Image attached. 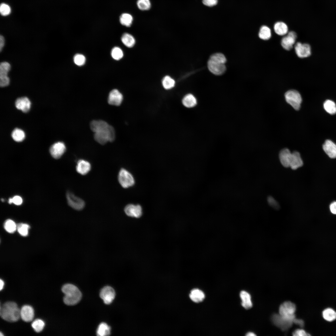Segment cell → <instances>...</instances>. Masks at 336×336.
I'll return each mask as SVG.
<instances>
[{"label":"cell","instance_id":"obj_15","mask_svg":"<svg viewBox=\"0 0 336 336\" xmlns=\"http://www.w3.org/2000/svg\"><path fill=\"white\" fill-rule=\"evenodd\" d=\"M66 147L64 144L62 142H58L52 145L50 148V152L54 158H59L65 152Z\"/></svg>","mask_w":336,"mask_h":336},{"label":"cell","instance_id":"obj_10","mask_svg":"<svg viewBox=\"0 0 336 336\" xmlns=\"http://www.w3.org/2000/svg\"><path fill=\"white\" fill-rule=\"evenodd\" d=\"M10 68V65L7 62H2L0 63V85L1 87L7 86L9 84L10 79L7 76V74Z\"/></svg>","mask_w":336,"mask_h":336},{"label":"cell","instance_id":"obj_48","mask_svg":"<svg viewBox=\"0 0 336 336\" xmlns=\"http://www.w3.org/2000/svg\"><path fill=\"white\" fill-rule=\"evenodd\" d=\"M5 40L4 37L1 35L0 36V50L1 51L4 45Z\"/></svg>","mask_w":336,"mask_h":336},{"label":"cell","instance_id":"obj_21","mask_svg":"<svg viewBox=\"0 0 336 336\" xmlns=\"http://www.w3.org/2000/svg\"><path fill=\"white\" fill-rule=\"evenodd\" d=\"M303 164V161L300 153L296 151H294L292 152L290 167L292 169L295 170L301 167Z\"/></svg>","mask_w":336,"mask_h":336},{"label":"cell","instance_id":"obj_31","mask_svg":"<svg viewBox=\"0 0 336 336\" xmlns=\"http://www.w3.org/2000/svg\"><path fill=\"white\" fill-rule=\"evenodd\" d=\"M324 107L326 111L331 114L336 113V105L335 103L330 100H326L324 104Z\"/></svg>","mask_w":336,"mask_h":336},{"label":"cell","instance_id":"obj_36","mask_svg":"<svg viewBox=\"0 0 336 336\" xmlns=\"http://www.w3.org/2000/svg\"><path fill=\"white\" fill-rule=\"evenodd\" d=\"M29 226L27 224L20 223L17 225V230L21 236H26L28 234Z\"/></svg>","mask_w":336,"mask_h":336},{"label":"cell","instance_id":"obj_34","mask_svg":"<svg viewBox=\"0 0 336 336\" xmlns=\"http://www.w3.org/2000/svg\"><path fill=\"white\" fill-rule=\"evenodd\" d=\"M4 227L5 230L10 233H13L17 230V225L11 219L7 220L5 222Z\"/></svg>","mask_w":336,"mask_h":336},{"label":"cell","instance_id":"obj_52","mask_svg":"<svg viewBox=\"0 0 336 336\" xmlns=\"http://www.w3.org/2000/svg\"><path fill=\"white\" fill-rule=\"evenodd\" d=\"M0 335L1 336H3V334H2V333L1 332H0Z\"/></svg>","mask_w":336,"mask_h":336},{"label":"cell","instance_id":"obj_5","mask_svg":"<svg viewBox=\"0 0 336 336\" xmlns=\"http://www.w3.org/2000/svg\"><path fill=\"white\" fill-rule=\"evenodd\" d=\"M285 97L287 102L295 110L300 109L302 99L300 93L297 91L295 90L287 91L285 94Z\"/></svg>","mask_w":336,"mask_h":336},{"label":"cell","instance_id":"obj_47","mask_svg":"<svg viewBox=\"0 0 336 336\" xmlns=\"http://www.w3.org/2000/svg\"><path fill=\"white\" fill-rule=\"evenodd\" d=\"M294 323L299 325L301 327H303L304 326V322L301 319L295 318L294 320Z\"/></svg>","mask_w":336,"mask_h":336},{"label":"cell","instance_id":"obj_2","mask_svg":"<svg viewBox=\"0 0 336 336\" xmlns=\"http://www.w3.org/2000/svg\"><path fill=\"white\" fill-rule=\"evenodd\" d=\"M226 59L225 56L220 53L212 55L208 62V67L209 71L216 75L223 74L226 71L225 63Z\"/></svg>","mask_w":336,"mask_h":336},{"label":"cell","instance_id":"obj_24","mask_svg":"<svg viewBox=\"0 0 336 336\" xmlns=\"http://www.w3.org/2000/svg\"><path fill=\"white\" fill-rule=\"evenodd\" d=\"M189 297L194 302L199 303L202 301L205 298V295L203 292L198 289L192 290L189 294Z\"/></svg>","mask_w":336,"mask_h":336},{"label":"cell","instance_id":"obj_39","mask_svg":"<svg viewBox=\"0 0 336 336\" xmlns=\"http://www.w3.org/2000/svg\"><path fill=\"white\" fill-rule=\"evenodd\" d=\"M138 8L142 10H147L151 7V4L149 0H138L137 2Z\"/></svg>","mask_w":336,"mask_h":336},{"label":"cell","instance_id":"obj_12","mask_svg":"<svg viewBox=\"0 0 336 336\" xmlns=\"http://www.w3.org/2000/svg\"><path fill=\"white\" fill-rule=\"evenodd\" d=\"M296 38L297 35L295 32L292 31L289 32L287 35L282 38V46L286 50H291L295 43Z\"/></svg>","mask_w":336,"mask_h":336},{"label":"cell","instance_id":"obj_30","mask_svg":"<svg viewBox=\"0 0 336 336\" xmlns=\"http://www.w3.org/2000/svg\"><path fill=\"white\" fill-rule=\"evenodd\" d=\"M110 328L106 323H102L100 324L97 329V335L99 336L109 335Z\"/></svg>","mask_w":336,"mask_h":336},{"label":"cell","instance_id":"obj_16","mask_svg":"<svg viewBox=\"0 0 336 336\" xmlns=\"http://www.w3.org/2000/svg\"><path fill=\"white\" fill-rule=\"evenodd\" d=\"M123 100L122 94L117 89L112 90L109 93L108 103L111 105L119 106L121 104Z\"/></svg>","mask_w":336,"mask_h":336},{"label":"cell","instance_id":"obj_20","mask_svg":"<svg viewBox=\"0 0 336 336\" xmlns=\"http://www.w3.org/2000/svg\"><path fill=\"white\" fill-rule=\"evenodd\" d=\"M323 150L331 158H336V144L329 140H326L323 146Z\"/></svg>","mask_w":336,"mask_h":336},{"label":"cell","instance_id":"obj_32","mask_svg":"<svg viewBox=\"0 0 336 336\" xmlns=\"http://www.w3.org/2000/svg\"><path fill=\"white\" fill-rule=\"evenodd\" d=\"M119 20L122 25L127 27H129L132 24L133 18L130 14L124 13L120 16Z\"/></svg>","mask_w":336,"mask_h":336},{"label":"cell","instance_id":"obj_1","mask_svg":"<svg viewBox=\"0 0 336 336\" xmlns=\"http://www.w3.org/2000/svg\"><path fill=\"white\" fill-rule=\"evenodd\" d=\"M90 127L94 133L95 140L99 143L104 145L114 140V129L106 122L101 120H93L90 123Z\"/></svg>","mask_w":336,"mask_h":336},{"label":"cell","instance_id":"obj_23","mask_svg":"<svg viewBox=\"0 0 336 336\" xmlns=\"http://www.w3.org/2000/svg\"><path fill=\"white\" fill-rule=\"evenodd\" d=\"M273 29L275 33L279 35H284L288 32V27L284 22L281 21L276 22L274 25Z\"/></svg>","mask_w":336,"mask_h":336},{"label":"cell","instance_id":"obj_33","mask_svg":"<svg viewBox=\"0 0 336 336\" xmlns=\"http://www.w3.org/2000/svg\"><path fill=\"white\" fill-rule=\"evenodd\" d=\"M12 137L14 141L17 142H20L24 139L25 134L24 132L22 130L16 128L12 132Z\"/></svg>","mask_w":336,"mask_h":336},{"label":"cell","instance_id":"obj_49","mask_svg":"<svg viewBox=\"0 0 336 336\" xmlns=\"http://www.w3.org/2000/svg\"><path fill=\"white\" fill-rule=\"evenodd\" d=\"M0 290H1L3 289L4 285V282L1 279H0Z\"/></svg>","mask_w":336,"mask_h":336},{"label":"cell","instance_id":"obj_3","mask_svg":"<svg viewBox=\"0 0 336 336\" xmlns=\"http://www.w3.org/2000/svg\"><path fill=\"white\" fill-rule=\"evenodd\" d=\"M1 317L10 322L17 321L20 317V310L14 302H7L3 304L0 309Z\"/></svg>","mask_w":336,"mask_h":336},{"label":"cell","instance_id":"obj_19","mask_svg":"<svg viewBox=\"0 0 336 336\" xmlns=\"http://www.w3.org/2000/svg\"><path fill=\"white\" fill-rule=\"evenodd\" d=\"M15 104L17 109L26 113L29 110L31 103L28 98L23 97L17 99L16 100Z\"/></svg>","mask_w":336,"mask_h":336},{"label":"cell","instance_id":"obj_9","mask_svg":"<svg viewBox=\"0 0 336 336\" xmlns=\"http://www.w3.org/2000/svg\"><path fill=\"white\" fill-rule=\"evenodd\" d=\"M66 197L68 205L72 208L77 210H82L85 207L84 201L81 198L76 196L72 193L68 192Z\"/></svg>","mask_w":336,"mask_h":336},{"label":"cell","instance_id":"obj_11","mask_svg":"<svg viewBox=\"0 0 336 336\" xmlns=\"http://www.w3.org/2000/svg\"><path fill=\"white\" fill-rule=\"evenodd\" d=\"M294 47L297 55L300 58H306L311 54V48L308 44L298 42L295 44Z\"/></svg>","mask_w":336,"mask_h":336},{"label":"cell","instance_id":"obj_7","mask_svg":"<svg viewBox=\"0 0 336 336\" xmlns=\"http://www.w3.org/2000/svg\"><path fill=\"white\" fill-rule=\"evenodd\" d=\"M118 179L121 186L125 188L133 186L134 184V178L132 175L124 169H121L119 172Z\"/></svg>","mask_w":336,"mask_h":336},{"label":"cell","instance_id":"obj_17","mask_svg":"<svg viewBox=\"0 0 336 336\" xmlns=\"http://www.w3.org/2000/svg\"><path fill=\"white\" fill-rule=\"evenodd\" d=\"M34 312L33 308L30 306L25 305L20 310V317L24 321H31L34 317Z\"/></svg>","mask_w":336,"mask_h":336},{"label":"cell","instance_id":"obj_43","mask_svg":"<svg viewBox=\"0 0 336 336\" xmlns=\"http://www.w3.org/2000/svg\"><path fill=\"white\" fill-rule=\"evenodd\" d=\"M293 335L294 336H310V335L307 333L303 329H298L293 331L292 333Z\"/></svg>","mask_w":336,"mask_h":336},{"label":"cell","instance_id":"obj_44","mask_svg":"<svg viewBox=\"0 0 336 336\" xmlns=\"http://www.w3.org/2000/svg\"><path fill=\"white\" fill-rule=\"evenodd\" d=\"M203 4L208 7H212L216 5L218 0H203Z\"/></svg>","mask_w":336,"mask_h":336},{"label":"cell","instance_id":"obj_38","mask_svg":"<svg viewBox=\"0 0 336 336\" xmlns=\"http://www.w3.org/2000/svg\"><path fill=\"white\" fill-rule=\"evenodd\" d=\"M111 54L112 58L116 60L120 59L124 55L122 50L118 47H114L112 49Z\"/></svg>","mask_w":336,"mask_h":336},{"label":"cell","instance_id":"obj_45","mask_svg":"<svg viewBox=\"0 0 336 336\" xmlns=\"http://www.w3.org/2000/svg\"><path fill=\"white\" fill-rule=\"evenodd\" d=\"M12 199L13 203L15 205H19L21 204L22 203V199L20 196H15L12 198Z\"/></svg>","mask_w":336,"mask_h":336},{"label":"cell","instance_id":"obj_37","mask_svg":"<svg viewBox=\"0 0 336 336\" xmlns=\"http://www.w3.org/2000/svg\"><path fill=\"white\" fill-rule=\"evenodd\" d=\"M45 325L44 322L42 320L37 319L34 321L32 323L31 326L34 330L37 332L41 331Z\"/></svg>","mask_w":336,"mask_h":336},{"label":"cell","instance_id":"obj_51","mask_svg":"<svg viewBox=\"0 0 336 336\" xmlns=\"http://www.w3.org/2000/svg\"><path fill=\"white\" fill-rule=\"evenodd\" d=\"M8 202L10 204L12 203H13L12 198H9V200H8Z\"/></svg>","mask_w":336,"mask_h":336},{"label":"cell","instance_id":"obj_28","mask_svg":"<svg viewBox=\"0 0 336 336\" xmlns=\"http://www.w3.org/2000/svg\"><path fill=\"white\" fill-rule=\"evenodd\" d=\"M121 40L123 44L128 48L133 47L135 43V40L134 37L128 33L124 34L122 35Z\"/></svg>","mask_w":336,"mask_h":336},{"label":"cell","instance_id":"obj_6","mask_svg":"<svg viewBox=\"0 0 336 336\" xmlns=\"http://www.w3.org/2000/svg\"><path fill=\"white\" fill-rule=\"evenodd\" d=\"M295 318H289L282 316L279 314H274L272 317L273 323L282 330L285 331L292 325Z\"/></svg>","mask_w":336,"mask_h":336},{"label":"cell","instance_id":"obj_27","mask_svg":"<svg viewBox=\"0 0 336 336\" xmlns=\"http://www.w3.org/2000/svg\"><path fill=\"white\" fill-rule=\"evenodd\" d=\"M259 36L262 40H267L271 36V31L270 28L267 26L263 25L260 28Z\"/></svg>","mask_w":336,"mask_h":336},{"label":"cell","instance_id":"obj_25","mask_svg":"<svg viewBox=\"0 0 336 336\" xmlns=\"http://www.w3.org/2000/svg\"><path fill=\"white\" fill-rule=\"evenodd\" d=\"M240 296L241 299L242 306L245 309H248L251 308L252 303L250 295L247 292L243 291L240 292Z\"/></svg>","mask_w":336,"mask_h":336},{"label":"cell","instance_id":"obj_42","mask_svg":"<svg viewBox=\"0 0 336 336\" xmlns=\"http://www.w3.org/2000/svg\"><path fill=\"white\" fill-rule=\"evenodd\" d=\"M267 201L268 204L274 209L277 210L280 209V206L278 203L272 196H268Z\"/></svg>","mask_w":336,"mask_h":336},{"label":"cell","instance_id":"obj_35","mask_svg":"<svg viewBox=\"0 0 336 336\" xmlns=\"http://www.w3.org/2000/svg\"><path fill=\"white\" fill-rule=\"evenodd\" d=\"M162 85L166 89L169 90L173 87L175 84V80L168 76H165L162 80Z\"/></svg>","mask_w":336,"mask_h":336},{"label":"cell","instance_id":"obj_14","mask_svg":"<svg viewBox=\"0 0 336 336\" xmlns=\"http://www.w3.org/2000/svg\"><path fill=\"white\" fill-rule=\"evenodd\" d=\"M124 211L127 216L132 217L139 218L142 214V208L139 204H128L125 206Z\"/></svg>","mask_w":336,"mask_h":336},{"label":"cell","instance_id":"obj_18","mask_svg":"<svg viewBox=\"0 0 336 336\" xmlns=\"http://www.w3.org/2000/svg\"><path fill=\"white\" fill-rule=\"evenodd\" d=\"M292 153L289 150L285 148L281 150L279 154L280 161L282 165L284 167H290V164Z\"/></svg>","mask_w":336,"mask_h":336},{"label":"cell","instance_id":"obj_41","mask_svg":"<svg viewBox=\"0 0 336 336\" xmlns=\"http://www.w3.org/2000/svg\"><path fill=\"white\" fill-rule=\"evenodd\" d=\"M11 11L10 7L7 4L4 3H2L1 4L0 12L2 15L3 16L8 15L10 14Z\"/></svg>","mask_w":336,"mask_h":336},{"label":"cell","instance_id":"obj_46","mask_svg":"<svg viewBox=\"0 0 336 336\" xmlns=\"http://www.w3.org/2000/svg\"><path fill=\"white\" fill-rule=\"evenodd\" d=\"M329 208L331 212L334 214H336V202L332 203L330 205Z\"/></svg>","mask_w":336,"mask_h":336},{"label":"cell","instance_id":"obj_50","mask_svg":"<svg viewBox=\"0 0 336 336\" xmlns=\"http://www.w3.org/2000/svg\"><path fill=\"white\" fill-rule=\"evenodd\" d=\"M246 336H255L256 335L252 332H249L247 333Z\"/></svg>","mask_w":336,"mask_h":336},{"label":"cell","instance_id":"obj_4","mask_svg":"<svg viewBox=\"0 0 336 336\" xmlns=\"http://www.w3.org/2000/svg\"><path fill=\"white\" fill-rule=\"evenodd\" d=\"M64 294L63 301L68 305H73L77 304L81 299L82 293L78 288L71 284L64 285L62 288Z\"/></svg>","mask_w":336,"mask_h":336},{"label":"cell","instance_id":"obj_26","mask_svg":"<svg viewBox=\"0 0 336 336\" xmlns=\"http://www.w3.org/2000/svg\"><path fill=\"white\" fill-rule=\"evenodd\" d=\"M182 103L186 107L190 108L195 106L197 104L196 97L191 94L186 95L183 98Z\"/></svg>","mask_w":336,"mask_h":336},{"label":"cell","instance_id":"obj_22","mask_svg":"<svg viewBox=\"0 0 336 336\" xmlns=\"http://www.w3.org/2000/svg\"><path fill=\"white\" fill-rule=\"evenodd\" d=\"M91 169V164L88 161L82 159L78 161L76 169L77 172L80 174L86 175L89 172Z\"/></svg>","mask_w":336,"mask_h":336},{"label":"cell","instance_id":"obj_40","mask_svg":"<svg viewBox=\"0 0 336 336\" xmlns=\"http://www.w3.org/2000/svg\"><path fill=\"white\" fill-rule=\"evenodd\" d=\"M73 61L74 63L78 66L83 65L86 62V58L84 55L77 54H75L73 57Z\"/></svg>","mask_w":336,"mask_h":336},{"label":"cell","instance_id":"obj_29","mask_svg":"<svg viewBox=\"0 0 336 336\" xmlns=\"http://www.w3.org/2000/svg\"><path fill=\"white\" fill-rule=\"evenodd\" d=\"M324 319L328 321L331 322L336 319V312L331 308H327L322 312Z\"/></svg>","mask_w":336,"mask_h":336},{"label":"cell","instance_id":"obj_8","mask_svg":"<svg viewBox=\"0 0 336 336\" xmlns=\"http://www.w3.org/2000/svg\"><path fill=\"white\" fill-rule=\"evenodd\" d=\"M296 310L295 304L290 301L284 302L280 306L279 314L281 315L289 318H295V313Z\"/></svg>","mask_w":336,"mask_h":336},{"label":"cell","instance_id":"obj_13","mask_svg":"<svg viewBox=\"0 0 336 336\" xmlns=\"http://www.w3.org/2000/svg\"><path fill=\"white\" fill-rule=\"evenodd\" d=\"M115 292L112 287L107 286L103 287L100 292V296L106 304H110L115 296Z\"/></svg>","mask_w":336,"mask_h":336}]
</instances>
